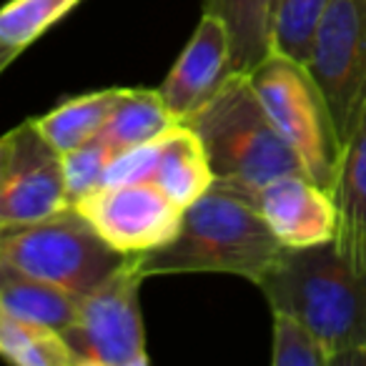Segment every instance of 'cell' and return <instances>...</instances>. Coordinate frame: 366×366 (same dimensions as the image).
<instances>
[{"mask_svg": "<svg viewBox=\"0 0 366 366\" xmlns=\"http://www.w3.org/2000/svg\"><path fill=\"white\" fill-rule=\"evenodd\" d=\"M279 0H206L204 13L226 23L231 36V68L249 76L271 53L274 16Z\"/></svg>", "mask_w": 366, "mask_h": 366, "instance_id": "obj_15", "label": "cell"}, {"mask_svg": "<svg viewBox=\"0 0 366 366\" xmlns=\"http://www.w3.org/2000/svg\"><path fill=\"white\" fill-rule=\"evenodd\" d=\"M0 359L16 366H76L61 331L18 319L0 306Z\"/></svg>", "mask_w": 366, "mask_h": 366, "instance_id": "obj_18", "label": "cell"}, {"mask_svg": "<svg viewBox=\"0 0 366 366\" xmlns=\"http://www.w3.org/2000/svg\"><path fill=\"white\" fill-rule=\"evenodd\" d=\"M136 256H128L106 281L81 296L78 316L61 331L76 366H146V329Z\"/></svg>", "mask_w": 366, "mask_h": 366, "instance_id": "obj_6", "label": "cell"}, {"mask_svg": "<svg viewBox=\"0 0 366 366\" xmlns=\"http://www.w3.org/2000/svg\"><path fill=\"white\" fill-rule=\"evenodd\" d=\"M81 299L43 279L16 269L8 261L0 264V306L18 319L66 331L76 321Z\"/></svg>", "mask_w": 366, "mask_h": 366, "instance_id": "obj_14", "label": "cell"}, {"mask_svg": "<svg viewBox=\"0 0 366 366\" xmlns=\"http://www.w3.org/2000/svg\"><path fill=\"white\" fill-rule=\"evenodd\" d=\"M11 153H13V131H8L6 136H0V183L6 178L8 163H11Z\"/></svg>", "mask_w": 366, "mask_h": 366, "instance_id": "obj_24", "label": "cell"}, {"mask_svg": "<svg viewBox=\"0 0 366 366\" xmlns=\"http://www.w3.org/2000/svg\"><path fill=\"white\" fill-rule=\"evenodd\" d=\"M274 366H329V351L316 334L286 311H274Z\"/></svg>", "mask_w": 366, "mask_h": 366, "instance_id": "obj_22", "label": "cell"}, {"mask_svg": "<svg viewBox=\"0 0 366 366\" xmlns=\"http://www.w3.org/2000/svg\"><path fill=\"white\" fill-rule=\"evenodd\" d=\"M71 209L123 256H143L166 246L178 234L183 216L151 181L103 183Z\"/></svg>", "mask_w": 366, "mask_h": 366, "instance_id": "obj_8", "label": "cell"}, {"mask_svg": "<svg viewBox=\"0 0 366 366\" xmlns=\"http://www.w3.org/2000/svg\"><path fill=\"white\" fill-rule=\"evenodd\" d=\"M331 0H279L274 16L271 51L304 63L311 56L314 36Z\"/></svg>", "mask_w": 366, "mask_h": 366, "instance_id": "obj_20", "label": "cell"}, {"mask_svg": "<svg viewBox=\"0 0 366 366\" xmlns=\"http://www.w3.org/2000/svg\"><path fill=\"white\" fill-rule=\"evenodd\" d=\"M6 234H8V226H0V264H3V244H6Z\"/></svg>", "mask_w": 366, "mask_h": 366, "instance_id": "obj_26", "label": "cell"}, {"mask_svg": "<svg viewBox=\"0 0 366 366\" xmlns=\"http://www.w3.org/2000/svg\"><path fill=\"white\" fill-rule=\"evenodd\" d=\"M126 259L76 209H66L38 224L13 226L3 244V261L78 299L106 281Z\"/></svg>", "mask_w": 366, "mask_h": 366, "instance_id": "obj_5", "label": "cell"}, {"mask_svg": "<svg viewBox=\"0 0 366 366\" xmlns=\"http://www.w3.org/2000/svg\"><path fill=\"white\" fill-rule=\"evenodd\" d=\"M71 209L61 153L48 146L33 121L13 128V153L0 183V226H28Z\"/></svg>", "mask_w": 366, "mask_h": 366, "instance_id": "obj_9", "label": "cell"}, {"mask_svg": "<svg viewBox=\"0 0 366 366\" xmlns=\"http://www.w3.org/2000/svg\"><path fill=\"white\" fill-rule=\"evenodd\" d=\"M151 183H156L161 194L181 211L189 209L214 186V171L206 148L191 126L178 123L161 138Z\"/></svg>", "mask_w": 366, "mask_h": 366, "instance_id": "obj_13", "label": "cell"}, {"mask_svg": "<svg viewBox=\"0 0 366 366\" xmlns=\"http://www.w3.org/2000/svg\"><path fill=\"white\" fill-rule=\"evenodd\" d=\"M78 3L81 0H8L0 8V43L23 53Z\"/></svg>", "mask_w": 366, "mask_h": 366, "instance_id": "obj_19", "label": "cell"}, {"mask_svg": "<svg viewBox=\"0 0 366 366\" xmlns=\"http://www.w3.org/2000/svg\"><path fill=\"white\" fill-rule=\"evenodd\" d=\"M18 56H21V51H16V48H8V46H3V43H0V73L6 71V68L11 66Z\"/></svg>", "mask_w": 366, "mask_h": 366, "instance_id": "obj_25", "label": "cell"}, {"mask_svg": "<svg viewBox=\"0 0 366 366\" xmlns=\"http://www.w3.org/2000/svg\"><path fill=\"white\" fill-rule=\"evenodd\" d=\"M116 148L98 133L83 146L73 148V151L61 153L63 163V178H66V194L68 206L78 204L81 199L91 196L106 183V173L111 161L116 158Z\"/></svg>", "mask_w": 366, "mask_h": 366, "instance_id": "obj_21", "label": "cell"}, {"mask_svg": "<svg viewBox=\"0 0 366 366\" xmlns=\"http://www.w3.org/2000/svg\"><path fill=\"white\" fill-rule=\"evenodd\" d=\"M231 76L234 68L229 28L219 16L204 13L158 93L166 101L168 111L186 123L224 88Z\"/></svg>", "mask_w": 366, "mask_h": 366, "instance_id": "obj_11", "label": "cell"}, {"mask_svg": "<svg viewBox=\"0 0 366 366\" xmlns=\"http://www.w3.org/2000/svg\"><path fill=\"white\" fill-rule=\"evenodd\" d=\"M178 123L181 121L168 111L166 101H163L158 91L123 88L121 98H118L101 136L121 153L126 148L161 141Z\"/></svg>", "mask_w": 366, "mask_h": 366, "instance_id": "obj_17", "label": "cell"}, {"mask_svg": "<svg viewBox=\"0 0 366 366\" xmlns=\"http://www.w3.org/2000/svg\"><path fill=\"white\" fill-rule=\"evenodd\" d=\"M286 249H311L334 244L339 231L334 196L309 173H286L249 196Z\"/></svg>", "mask_w": 366, "mask_h": 366, "instance_id": "obj_10", "label": "cell"}, {"mask_svg": "<svg viewBox=\"0 0 366 366\" xmlns=\"http://www.w3.org/2000/svg\"><path fill=\"white\" fill-rule=\"evenodd\" d=\"M123 88H106V91L86 93V96L71 98L56 106L51 113L36 118L33 126L38 128L48 146L58 153L73 151L106 128Z\"/></svg>", "mask_w": 366, "mask_h": 366, "instance_id": "obj_16", "label": "cell"}, {"mask_svg": "<svg viewBox=\"0 0 366 366\" xmlns=\"http://www.w3.org/2000/svg\"><path fill=\"white\" fill-rule=\"evenodd\" d=\"M306 68L324 93L344 146L366 106V0H331Z\"/></svg>", "mask_w": 366, "mask_h": 366, "instance_id": "obj_7", "label": "cell"}, {"mask_svg": "<svg viewBox=\"0 0 366 366\" xmlns=\"http://www.w3.org/2000/svg\"><path fill=\"white\" fill-rule=\"evenodd\" d=\"M249 83L269 121L299 156L304 171L331 191L341 143L324 93L311 78L309 68L271 51L249 73Z\"/></svg>", "mask_w": 366, "mask_h": 366, "instance_id": "obj_4", "label": "cell"}, {"mask_svg": "<svg viewBox=\"0 0 366 366\" xmlns=\"http://www.w3.org/2000/svg\"><path fill=\"white\" fill-rule=\"evenodd\" d=\"M339 231L336 249L359 269H366V106L339 153L331 186Z\"/></svg>", "mask_w": 366, "mask_h": 366, "instance_id": "obj_12", "label": "cell"}, {"mask_svg": "<svg viewBox=\"0 0 366 366\" xmlns=\"http://www.w3.org/2000/svg\"><path fill=\"white\" fill-rule=\"evenodd\" d=\"M186 126L194 128L204 143L214 186L244 194L246 199L274 178L304 171L299 156L269 121L249 76L234 73Z\"/></svg>", "mask_w": 366, "mask_h": 366, "instance_id": "obj_3", "label": "cell"}, {"mask_svg": "<svg viewBox=\"0 0 366 366\" xmlns=\"http://www.w3.org/2000/svg\"><path fill=\"white\" fill-rule=\"evenodd\" d=\"M259 289L271 311H286L314 331L329 366L366 364V269L336 244L286 249Z\"/></svg>", "mask_w": 366, "mask_h": 366, "instance_id": "obj_2", "label": "cell"}, {"mask_svg": "<svg viewBox=\"0 0 366 366\" xmlns=\"http://www.w3.org/2000/svg\"><path fill=\"white\" fill-rule=\"evenodd\" d=\"M158 143L153 141L146 146L126 148V151L116 153L106 173V183H138V181H151L153 168H156L158 158Z\"/></svg>", "mask_w": 366, "mask_h": 366, "instance_id": "obj_23", "label": "cell"}, {"mask_svg": "<svg viewBox=\"0 0 366 366\" xmlns=\"http://www.w3.org/2000/svg\"><path fill=\"white\" fill-rule=\"evenodd\" d=\"M286 246L274 236L251 199L211 186L181 216L166 246L136 256L143 276L234 274L259 286L279 266Z\"/></svg>", "mask_w": 366, "mask_h": 366, "instance_id": "obj_1", "label": "cell"}]
</instances>
